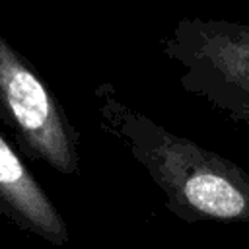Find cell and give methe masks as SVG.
<instances>
[{"mask_svg": "<svg viewBox=\"0 0 249 249\" xmlns=\"http://www.w3.org/2000/svg\"><path fill=\"white\" fill-rule=\"evenodd\" d=\"M93 97L101 128L148 171L173 216L187 224L249 226V171L245 167L132 109L111 84L97 86Z\"/></svg>", "mask_w": 249, "mask_h": 249, "instance_id": "cell-1", "label": "cell"}, {"mask_svg": "<svg viewBox=\"0 0 249 249\" xmlns=\"http://www.w3.org/2000/svg\"><path fill=\"white\" fill-rule=\"evenodd\" d=\"M161 51L181 66L185 91L249 126V23L183 18L163 37Z\"/></svg>", "mask_w": 249, "mask_h": 249, "instance_id": "cell-2", "label": "cell"}, {"mask_svg": "<svg viewBox=\"0 0 249 249\" xmlns=\"http://www.w3.org/2000/svg\"><path fill=\"white\" fill-rule=\"evenodd\" d=\"M0 121L23 156L62 175L80 173V134L35 66L0 33Z\"/></svg>", "mask_w": 249, "mask_h": 249, "instance_id": "cell-3", "label": "cell"}, {"mask_svg": "<svg viewBox=\"0 0 249 249\" xmlns=\"http://www.w3.org/2000/svg\"><path fill=\"white\" fill-rule=\"evenodd\" d=\"M0 214L51 245L70 239L68 226L29 167L0 134Z\"/></svg>", "mask_w": 249, "mask_h": 249, "instance_id": "cell-4", "label": "cell"}]
</instances>
